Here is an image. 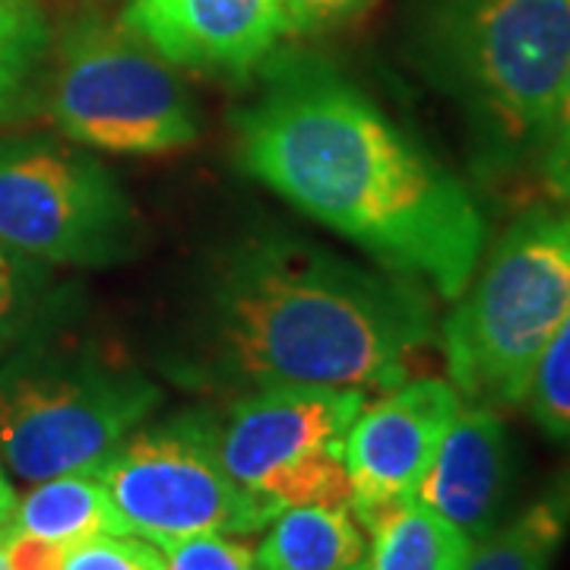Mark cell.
<instances>
[{
    "label": "cell",
    "mask_w": 570,
    "mask_h": 570,
    "mask_svg": "<svg viewBox=\"0 0 570 570\" xmlns=\"http://www.w3.org/2000/svg\"><path fill=\"white\" fill-rule=\"evenodd\" d=\"M232 127L238 163L285 204L444 302L466 288L489 242L475 197L343 70L273 51Z\"/></svg>",
    "instance_id": "cell-1"
},
{
    "label": "cell",
    "mask_w": 570,
    "mask_h": 570,
    "mask_svg": "<svg viewBox=\"0 0 570 570\" xmlns=\"http://www.w3.org/2000/svg\"><path fill=\"white\" fill-rule=\"evenodd\" d=\"M438 336L431 288L292 235L209 257L168 336L165 374L238 396L269 387L384 393Z\"/></svg>",
    "instance_id": "cell-2"
},
{
    "label": "cell",
    "mask_w": 570,
    "mask_h": 570,
    "mask_svg": "<svg viewBox=\"0 0 570 570\" xmlns=\"http://www.w3.org/2000/svg\"><path fill=\"white\" fill-rule=\"evenodd\" d=\"M409 61L466 127L485 178L530 171L570 63V0H412Z\"/></svg>",
    "instance_id": "cell-3"
},
{
    "label": "cell",
    "mask_w": 570,
    "mask_h": 570,
    "mask_svg": "<svg viewBox=\"0 0 570 570\" xmlns=\"http://www.w3.org/2000/svg\"><path fill=\"white\" fill-rule=\"evenodd\" d=\"M570 317V204L530 206L475 266L438 330L469 406H523L532 367Z\"/></svg>",
    "instance_id": "cell-4"
},
{
    "label": "cell",
    "mask_w": 570,
    "mask_h": 570,
    "mask_svg": "<svg viewBox=\"0 0 570 570\" xmlns=\"http://www.w3.org/2000/svg\"><path fill=\"white\" fill-rule=\"evenodd\" d=\"M159 406L163 387L137 365L39 333L0 358V463L32 485L96 472Z\"/></svg>",
    "instance_id": "cell-5"
},
{
    "label": "cell",
    "mask_w": 570,
    "mask_h": 570,
    "mask_svg": "<svg viewBox=\"0 0 570 570\" xmlns=\"http://www.w3.org/2000/svg\"><path fill=\"white\" fill-rule=\"evenodd\" d=\"M48 111L63 137L115 156H163L200 137V111L149 45L121 22L77 20L61 36Z\"/></svg>",
    "instance_id": "cell-6"
},
{
    "label": "cell",
    "mask_w": 570,
    "mask_h": 570,
    "mask_svg": "<svg viewBox=\"0 0 570 570\" xmlns=\"http://www.w3.org/2000/svg\"><path fill=\"white\" fill-rule=\"evenodd\" d=\"M140 216L89 153L39 137L0 140V247L48 266L105 269L134 257Z\"/></svg>",
    "instance_id": "cell-7"
},
{
    "label": "cell",
    "mask_w": 570,
    "mask_h": 570,
    "mask_svg": "<svg viewBox=\"0 0 570 570\" xmlns=\"http://www.w3.org/2000/svg\"><path fill=\"white\" fill-rule=\"evenodd\" d=\"M367 403L362 390L269 387L213 409L223 469L273 517L305 504H352L343 444Z\"/></svg>",
    "instance_id": "cell-8"
},
{
    "label": "cell",
    "mask_w": 570,
    "mask_h": 570,
    "mask_svg": "<svg viewBox=\"0 0 570 570\" xmlns=\"http://www.w3.org/2000/svg\"><path fill=\"white\" fill-rule=\"evenodd\" d=\"M96 475L127 532L153 546L209 532L254 535L273 520L219 463L209 406L142 422Z\"/></svg>",
    "instance_id": "cell-9"
},
{
    "label": "cell",
    "mask_w": 570,
    "mask_h": 570,
    "mask_svg": "<svg viewBox=\"0 0 570 570\" xmlns=\"http://www.w3.org/2000/svg\"><path fill=\"white\" fill-rule=\"evenodd\" d=\"M460 406V393L444 377H406L362 406L343 444L348 508L358 523L390 501L415 494Z\"/></svg>",
    "instance_id": "cell-10"
},
{
    "label": "cell",
    "mask_w": 570,
    "mask_h": 570,
    "mask_svg": "<svg viewBox=\"0 0 570 570\" xmlns=\"http://www.w3.org/2000/svg\"><path fill=\"white\" fill-rule=\"evenodd\" d=\"M175 70L250 73L285 36V0H130L118 20Z\"/></svg>",
    "instance_id": "cell-11"
},
{
    "label": "cell",
    "mask_w": 570,
    "mask_h": 570,
    "mask_svg": "<svg viewBox=\"0 0 570 570\" xmlns=\"http://www.w3.org/2000/svg\"><path fill=\"white\" fill-rule=\"evenodd\" d=\"M513 485V444L501 412L463 403L441 438L415 498L448 517L472 542L504 523Z\"/></svg>",
    "instance_id": "cell-12"
},
{
    "label": "cell",
    "mask_w": 570,
    "mask_h": 570,
    "mask_svg": "<svg viewBox=\"0 0 570 570\" xmlns=\"http://www.w3.org/2000/svg\"><path fill=\"white\" fill-rule=\"evenodd\" d=\"M254 554L261 570H365L367 535L352 508L305 504L276 513Z\"/></svg>",
    "instance_id": "cell-13"
},
{
    "label": "cell",
    "mask_w": 570,
    "mask_h": 570,
    "mask_svg": "<svg viewBox=\"0 0 570 570\" xmlns=\"http://www.w3.org/2000/svg\"><path fill=\"white\" fill-rule=\"evenodd\" d=\"M365 570H463L475 542L415 494L390 501L362 520Z\"/></svg>",
    "instance_id": "cell-14"
},
{
    "label": "cell",
    "mask_w": 570,
    "mask_h": 570,
    "mask_svg": "<svg viewBox=\"0 0 570 570\" xmlns=\"http://www.w3.org/2000/svg\"><path fill=\"white\" fill-rule=\"evenodd\" d=\"M13 532L67 549L99 535H130L96 472H70L36 482V489L20 498Z\"/></svg>",
    "instance_id": "cell-15"
},
{
    "label": "cell",
    "mask_w": 570,
    "mask_h": 570,
    "mask_svg": "<svg viewBox=\"0 0 570 570\" xmlns=\"http://www.w3.org/2000/svg\"><path fill=\"white\" fill-rule=\"evenodd\" d=\"M570 532V466L513 520L475 542L463 570H551Z\"/></svg>",
    "instance_id": "cell-16"
},
{
    "label": "cell",
    "mask_w": 570,
    "mask_h": 570,
    "mask_svg": "<svg viewBox=\"0 0 570 570\" xmlns=\"http://www.w3.org/2000/svg\"><path fill=\"white\" fill-rule=\"evenodd\" d=\"M48 55L51 29L39 0H0V124L36 108Z\"/></svg>",
    "instance_id": "cell-17"
},
{
    "label": "cell",
    "mask_w": 570,
    "mask_h": 570,
    "mask_svg": "<svg viewBox=\"0 0 570 570\" xmlns=\"http://www.w3.org/2000/svg\"><path fill=\"white\" fill-rule=\"evenodd\" d=\"M523 406L554 444L570 450V317L558 326L532 367Z\"/></svg>",
    "instance_id": "cell-18"
},
{
    "label": "cell",
    "mask_w": 570,
    "mask_h": 570,
    "mask_svg": "<svg viewBox=\"0 0 570 570\" xmlns=\"http://www.w3.org/2000/svg\"><path fill=\"white\" fill-rule=\"evenodd\" d=\"M32 261H22L0 247V358H7L26 340L45 333L39 324V302H36V276L29 273Z\"/></svg>",
    "instance_id": "cell-19"
},
{
    "label": "cell",
    "mask_w": 570,
    "mask_h": 570,
    "mask_svg": "<svg viewBox=\"0 0 570 570\" xmlns=\"http://www.w3.org/2000/svg\"><path fill=\"white\" fill-rule=\"evenodd\" d=\"M532 171L539 175L551 200L570 204V63L564 70V80L558 86L554 105H551L549 124L542 130Z\"/></svg>",
    "instance_id": "cell-20"
},
{
    "label": "cell",
    "mask_w": 570,
    "mask_h": 570,
    "mask_svg": "<svg viewBox=\"0 0 570 570\" xmlns=\"http://www.w3.org/2000/svg\"><path fill=\"white\" fill-rule=\"evenodd\" d=\"M61 570H165V558L140 535H99L67 551Z\"/></svg>",
    "instance_id": "cell-21"
},
{
    "label": "cell",
    "mask_w": 570,
    "mask_h": 570,
    "mask_svg": "<svg viewBox=\"0 0 570 570\" xmlns=\"http://www.w3.org/2000/svg\"><path fill=\"white\" fill-rule=\"evenodd\" d=\"M165 570H261L254 549L242 542V535H190L159 546Z\"/></svg>",
    "instance_id": "cell-22"
},
{
    "label": "cell",
    "mask_w": 570,
    "mask_h": 570,
    "mask_svg": "<svg viewBox=\"0 0 570 570\" xmlns=\"http://www.w3.org/2000/svg\"><path fill=\"white\" fill-rule=\"evenodd\" d=\"M377 0H285V36H317L348 26Z\"/></svg>",
    "instance_id": "cell-23"
},
{
    "label": "cell",
    "mask_w": 570,
    "mask_h": 570,
    "mask_svg": "<svg viewBox=\"0 0 570 570\" xmlns=\"http://www.w3.org/2000/svg\"><path fill=\"white\" fill-rule=\"evenodd\" d=\"M0 549H3L10 570H61L63 558L70 551L67 546L45 542V539L22 535V532H13Z\"/></svg>",
    "instance_id": "cell-24"
},
{
    "label": "cell",
    "mask_w": 570,
    "mask_h": 570,
    "mask_svg": "<svg viewBox=\"0 0 570 570\" xmlns=\"http://www.w3.org/2000/svg\"><path fill=\"white\" fill-rule=\"evenodd\" d=\"M17 508H20V498L10 485L7 472L0 466V546L13 535V523H17Z\"/></svg>",
    "instance_id": "cell-25"
},
{
    "label": "cell",
    "mask_w": 570,
    "mask_h": 570,
    "mask_svg": "<svg viewBox=\"0 0 570 570\" xmlns=\"http://www.w3.org/2000/svg\"><path fill=\"white\" fill-rule=\"evenodd\" d=\"M0 570H10V564H7V558H3V549H0Z\"/></svg>",
    "instance_id": "cell-26"
}]
</instances>
